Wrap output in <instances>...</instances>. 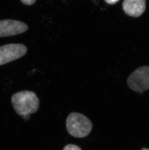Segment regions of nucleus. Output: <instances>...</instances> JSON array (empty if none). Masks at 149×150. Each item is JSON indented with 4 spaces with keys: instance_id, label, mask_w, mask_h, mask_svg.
Here are the masks:
<instances>
[{
    "instance_id": "nucleus-3",
    "label": "nucleus",
    "mask_w": 149,
    "mask_h": 150,
    "mask_svg": "<svg viewBox=\"0 0 149 150\" xmlns=\"http://www.w3.org/2000/svg\"><path fill=\"white\" fill-rule=\"evenodd\" d=\"M128 86L133 91L142 92L149 89V67H140L134 71L127 79Z\"/></svg>"
},
{
    "instance_id": "nucleus-1",
    "label": "nucleus",
    "mask_w": 149,
    "mask_h": 150,
    "mask_svg": "<svg viewBox=\"0 0 149 150\" xmlns=\"http://www.w3.org/2000/svg\"><path fill=\"white\" fill-rule=\"evenodd\" d=\"M11 102L15 112L24 120H29L31 114L35 113L39 107V100L35 93L24 91L12 95Z\"/></svg>"
},
{
    "instance_id": "nucleus-10",
    "label": "nucleus",
    "mask_w": 149,
    "mask_h": 150,
    "mask_svg": "<svg viewBox=\"0 0 149 150\" xmlns=\"http://www.w3.org/2000/svg\"><path fill=\"white\" fill-rule=\"evenodd\" d=\"M141 150H149V149H146V148H144V149H143Z\"/></svg>"
},
{
    "instance_id": "nucleus-2",
    "label": "nucleus",
    "mask_w": 149,
    "mask_h": 150,
    "mask_svg": "<svg viewBox=\"0 0 149 150\" xmlns=\"http://www.w3.org/2000/svg\"><path fill=\"white\" fill-rule=\"evenodd\" d=\"M66 129L69 134L77 138L86 137L91 132L93 125L87 117L82 114L72 112L66 121Z\"/></svg>"
},
{
    "instance_id": "nucleus-7",
    "label": "nucleus",
    "mask_w": 149,
    "mask_h": 150,
    "mask_svg": "<svg viewBox=\"0 0 149 150\" xmlns=\"http://www.w3.org/2000/svg\"><path fill=\"white\" fill-rule=\"evenodd\" d=\"M63 150H82L79 146L74 144H68L65 146Z\"/></svg>"
},
{
    "instance_id": "nucleus-8",
    "label": "nucleus",
    "mask_w": 149,
    "mask_h": 150,
    "mask_svg": "<svg viewBox=\"0 0 149 150\" xmlns=\"http://www.w3.org/2000/svg\"><path fill=\"white\" fill-rule=\"evenodd\" d=\"M37 0H21V2L25 5L30 6L34 4Z\"/></svg>"
},
{
    "instance_id": "nucleus-5",
    "label": "nucleus",
    "mask_w": 149,
    "mask_h": 150,
    "mask_svg": "<svg viewBox=\"0 0 149 150\" xmlns=\"http://www.w3.org/2000/svg\"><path fill=\"white\" fill-rule=\"evenodd\" d=\"M28 29L25 23L16 20L0 21V37H10L22 34Z\"/></svg>"
},
{
    "instance_id": "nucleus-9",
    "label": "nucleus",
    "mask_w": 149,
    "mask_h": 150,
    "mask_svg": "<svg viewBox=\"0 0 149 150\" xmlns=\"http://www.w3.org/2000/svg\"><path fill=\"white\" fill-rule=\"evenodd\" d=\"M108 4H114L117 3L119 0H105Z\"/></svg>"
},
{
    "instance_id": "nucleus-6",
    "label": "nucleus",
    "mask_w": 149,
    "mask_h": 150,
    "mask_svg": "<svg viewBox=\"0 0 149 150\" xmlns=\"http://www.w3.org/2000/svg\"><path fill=\"white\" fill-rule=\"evenodd\" d=\"M122 7L127 15L131 17H139L146 9V0H124Z\"/></svg>"
},
{
    "instance_id": "nucleus-4",
    "label": "nucleus",
    "mask_w": 149,
    "mask_h": 150,
    "mask_svg": "<svg viewBox=\"0 0 149 150\" xmlns=\"http://www.w3.org/2000/svg\"><path fill=\"white\" fill-rule=\"evenodd\" d=\"M27 52L21 44H9L0 47V65L7 64L24 56Z\"/></svg>"
}]
</instances>
